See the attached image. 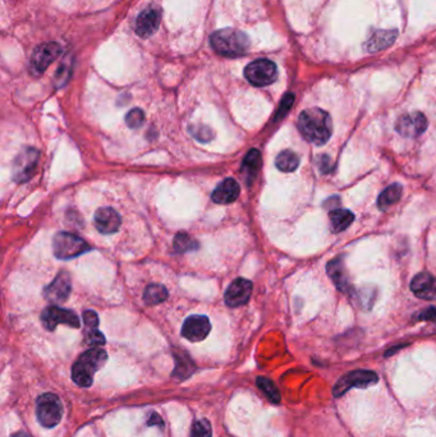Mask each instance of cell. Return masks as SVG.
I'll use <instances>...</instances> for the list:
<instances>
[{"mask_svg": "<svg viewBox=\"0 0 436 437\" xmlns=\"http://www.w3.org/2000/svg\"><path fill=\"white\" fill-rule=\"evenodd\" d=\"M211 435H213V429H211L210 422L207 420H198L193 423L189 437H211Z\"/></svg>", "mask_w": 436, "mask_h": 437, "instance_id": "83f0119b", "label": "cell"}, {"mask_svg": "<svg viewBox=\"0 0 436 437\" xmlns=\"http://www.w3.org/2000/svg\"><path fill=\"white\" fill-rule=\"evenodd\" d=\"M107 361V352L101 348H91L76 361L72 367V380L81 388H90L95 373L101 370Z\"/></svg>", "mask_w": 436, "mask_h": 437, "instance_id": "7a4b0ae2", "label": "cell"}, {"mask_svg": "<svg viewBox=\"0 0 436 437\" xmlns=\"http://www.w3.org/2000/svg\"><path fill=\"white\" fill-rule=\"evenodd\" d=\"M396 37V31H378L374 33L366 44V48L369 51H378V50L385 49L392 42H394Z\"/></svg>", "mask_w": 436, "mask_h": 437, "instance_id": "44dd1931", "label": "cell"}, {"mask_svg": "<svg viewBox=\"0 0 436 437\" xmlns=\"http://www.w3.org/2000/svg\"><path fill=\"white\" fill-rule=\"evenodd\" d=\"M210 42L218 54L228 58H238L246 54L250 48L247 35L233 28H224L213 33Z\"/></svg>", "mask_w": 436, "mask_h": 437, "instance_id": "3957f363", "label": "cell"}, {"mask_svg": "<svg viewBox=\"0 0 436 437\" xmlns=\"http://www.w3.org/2000/svg\"><path fill=\"white\" fill-rule=\"evenodd\" d=\"M168 290L164 285L160 284H151L148 285L145 293H143V301L150 305H159L163 303L168 299Z\"/></svg>", "mask_w": 436, "mask_h": 437, "instance_id": "d4e9b609", "label": "cell"}, {"mask_svg": "<svg viewBox=\"0 0 436 437\" xmlns=\"http://www.w3.org/2000/svg\"><path fill=\"white\" fill-rule=\"evenodd\" d=\"M245 77L256 87H265L277 81L278 69L275 63L269 59H257L250 63L245 69Z\"/></svg>", "mask_w": 436, "mask_h": 437, "instance_id": "8992f818", "label": "cell"}, {"mask_svg": "<svg viewBox=\"0 0 436 437\" xmlns=\"http://www.w3.org/2000/svg\"><path fill=\"white\" fill-rule=\"evenodd\" d=\"M10 437H33L31 435H28L27 432L25 431H19V432H16L15 435H12Z\"/></svg>", "mask_w": 436, "mask_h": 437, "instance_id": "e575fe53", "label": "cell"}, {"mask_svg": "<svg viewBox=\"0 0 436 437\" xmlns=\"http://www.w3.org/2000/svg\"><path fill=\"white\" fill-rule=\"evenodd\" d=\"M72 290L71 278L67 272H60L49 287L45 289V298L51 303H63L66 302Z\"/></svg>", "mask_w": 436, "mask_h": 437, "instance_id": "9a60e30c", "label": "cell"}, {"mask_svg": "<svg viewBox=\"0 0 436 437\" xmlns=\"http://www.w3.org/2000/svg\"><path fill=\"white\" fill-rule=\"evenodd\" d=\"M256 384H257V386L260 388V390L263 391V394L269 398V400H270L272 403H274V404H279V390L275 386V384L272 382V380L266 379V377H257Z\"/></svg>", "mask_w": 436, "mask_h": 437, "instance_id": "4316f807", "label": "cell"}, {"mask_svg": "<svg viewBox=\"0 0 436 437\" xmlns=\"http://www.w3.org/2000/svg\"><path fill=\"white\" fill-rule=\"evenodd\" d=\"M436 317V308H428V310H425V311H422L421 312L420 316H419V319L420 320H428V321H434Z\"/></svg>", "mask_w": 436, "mask_h": 437, "instance_id": "836d02e7", "label": "cell"}, {"mask_svg": "<svg viewBox=\"0 0 436 437\" xmlns=\"http://www.w3.org/2000/svg\"><path fill=\"white\" fill-rule=\"evenodd\" d=\"M293 100H295V96H293L292 93H288V95L284 96V99H283L281 104H280L279 110H278V113H277V116H275V121L283 118V116L288 113L289 109H290L292 104H293Z\"/></svg>", "mask_w": 436, "mask_h": 437, "instance_id": "d6a6232c", "label": "cell"}, {"mask_svg": "<svg viewBox=\"0 0 436 437\" xmlns=\"http://www.w3.org/2000/svg\"><path fill=\"white\" fill-rule=\"evenodd\" d=\"M328 275L330 276V279L334 281L335 287L342 292H347L349 289V281H348V276H347L346 266L343 260L338 258V260H333L331 262L328 264Z\"/></svg>", "mask_w": 436, "mask_h": 437, "instance_id": "d6986e66", "label": "cell"}, {"mask_svg": "<svg viewBox=\"0 0 436 437\" xmlns=\"http://www.w3.org/2000/svg\"><path fill=\"white\" fill-rule=\"evenodd\" d=\"M434 321H435V322H436V317H435V320H434Z\"/></svg>", "mask_w": 436, "mask_h": 437, "instance_id": "d590c367", "label": "cell"}, {"mask_svg": "<svg viewBox=\"0 0 436 437\" xmlns=\"http://www.w3.org/2000/svg\"><path fill=\"white\" fill-rule=\"evenodd\" d=\"M94 223L96 229L103 234H113L119 229L122 219L114 208L112 207H101L96 210L94 216Z\"/></svg>", "mask_w": 436, "mask_h": 437, "instance_id": "2e32d148", "label": "cell"}, {"mask_svg": "<svg viewBox=\"0 0 436 437\" xmlns=\"http://www.w3.org/2000/svg\"><path fill=\"white\" fill-rule=\"evenodd\" d=\"M189 132L196 140L201 142H209L214 139V132L206 125H191Z\"/></svg>", "mask_w": 436, "mask_h": 437, "instance_id": "f1b7e54d", "label": "cell"}, {"mask_svg": "<svg viewBox=\"0 0 436 437\" xmlns=\"http://www.w3.org/2000/svg\"><path fill=\"white\" fill-rule=\"evenodd\" d=\"M260 166H261V154H260V151L259 150H251L246 155V157H245L243 164H242V170H243V174H245V177L248 181V184H250L251 179H255L257 172L260 169Z\"/></svg>", "mask_w": 436, "mask_h": 437, "instance_id": "7402d4cb", "label": "cell"}, {"mask_svg": "<svg viewBox=\"0 0 436 437\" xmlns=\"http://www.w3.org/2000/svg\"><path fill=\"white\" fill-rule=\"evenodd\" d=\"M54 255L60 260H71L90 251V246L80 237L60 231L53 240Z\"/></svg>", "mask_w": 436, "mask_h": 437, "instance_id": "5b68a950", "label": "cell"}, {"mask_svg": "<svg viewBox=\"0 0 436 437\" xmlns=\"http://www.w3.org/2000/svg\"><path fill=\"white\" fill-rule=\"evenodd\" d=\"M162 12L157 7H148L143 12H141L134 24V31L140 37H150L152 33H157V27L160 25Z\"/></svg>", "mask_w": 436, "mask_h": 437, "instance_id": "5bb4252c", "label": "cell"}, {"mask_svg": "<svg viewBox=\"0 0 436 437\" xmlns=\"http://www.w3.org/2000/svg\"><path fill=\"white\" fill-rule=\"evenodd\" d=\"M173 247L175 253H186L189 251H196L198 243L196 240H192L189 234L178 233L174 238Z\"/></svg>", "mask_w": 436, "mask_h": 437, "instance_id": "484cf974", "label": "cell"}, {"mask_svg": "<svg viewBox=\"0 0 436 437\" xmlns=\"http://www.w3.org/2000/svg\"><path fill=\"white\" fill-rule=\"evenodd\" d=\"M85 341L92 348L101 347L105 344V337L100 332L99 329L85 330Z\"/></svg>", "mask_w": 436, "mask_h": 437, "instance_id": "f546056e", "label": "cell"}, {"mask_svg": "<svg viewBox=\"0 0 436 437\" xmlns=\"http://www.w3.org/2000/svg\"><path fill=\"white\" fill-rule=\"evenodd\" d=\"M239 193H241V188L237 181H234L233 178H228L215 188L211 198L215 204L228 205L238 198Z\"/></svg>", "mask_w": 436, "mask_h": 437, "instance_id": "ac0fdd59", "label": "cell"}, {"mask_svg": "<svg viewBox=\"0 0 436 437\" xmlns=\"http://www.w3.org/2000/svg\"><path fill=\"white\" fill-rule=\"evenodd\" d=\"M211 331L210 320L202 314H192L186 319L182 326V335L192 343L202 341Z\"/></svg>", "mask_w": 436, "mask_h": 437, "instance_id": "8fae6325", "label": "cell"}, {"mask_svg": "<svg viewBox=\"0 0 436 437\" xmlns=\"http://www.w3.org/2000/svg\"><path fill=\"white\" fill-rule=\"evenodd\" d=\"M402 186L399 183H394L389 186L387 188L380 193L378 199V206L380 210H387V207L394 205L395 202L399 201L402 196Z\"/></svg>", "mask_w": 436, "mask_h": 437, "instance_id": "603a6c76", "label": "cell"}, {"mask_svg": "<svg viewBox=\"0 0 436 437\" xmlns=\"http://www.w3.org/2000/svg\"><path fill=\"white\" fill-rule=\"evenodd\" d=\"M297 125L302 137L316 146L325 145L333 134L331 116L320 107L304 110L298 116Z\"/></svg>", "mask_w": 436, "mask_h": 437, "instance_id": "6da1fadb", "label": "cell"}, {"mask_svg": "<svg viewBox=\"0 0 436 437\" xmlns=\"http://www.w3.org/2000/svg\"><path fill=\"white\" fill-rule=\"evenodd\" d=\"M42 321L46 330L54 331L58 325H67L73 329L81 328L78 316L71 310L60 308L58 305H50L42 314Z\"/></svg>", "mask_w": 436, "mask_h": 437, "instance_id": "ba28073f", "label": "cell"}, {"mask_svg": "<svg viewBox=\"0 0 436 437\" xmlns=\"http://www.w3.org/2000/svg\"><path fill=\"white\" fill-rule=\"evenodd\" d=\"M330 228L333 233H340L354 223V215L346 208H337L330 213Z\"/></svg>", "mask_w": 436, "mask_h": 437, "instance_id": "ffe728a7", "label": "cell"}, {"mask_svg": "<svg viewBox=\"0 0 436 437\" xmlns=\"http://www.w3.org/2000/svg\"><path fill=\"white\" fill-rule=\"evenodd\" d=\"M378 381V375L375 372L365 371V370L349 372L338 381L333 390V394L335 398H339L346 394L349 389L369 388L371 385H375Z\"/></svg>", "mask_w": 436, "mask_h": 437, "instance_id": "9c48e42d", "label": "cell"}, {"mask_svg": "<svg viewBox=\"0 0 436 437\" xmlns=\"http://www.w3.org/2000/svg\"><path fill=\"white\" fill-rule=\"evenodd\" d=\"M251 293H252V283L247 279L238 278L228 287L224 294V299H225V303L229 307H233V308L241 307L247 303L248 299L251 297Z\"/></svg>", "mask_w": 436, "mask_h": 437, "instance_id": "4fadbf2b", "label": "cell"}, {"mask_svg": "<svg viewBox=\"0 0 436 437\" xmlns=\"http://www.w3.org/2000/svg\"><path fill=\"white\" fill-rule=\"evenodd\" d=\"M40 152L33 148H25L17 155L13 161V178L18 183H24L33 178L37 169Z\"/></svg>", "mask_w": 436, "mask_h": 437, "instance_id": "52a82bcc", "label": "cell"}, {"mask_svg": "<svg viewBox=\"0 0 436 437\" xmlns=\"http://www.w3.org/2000/svg\"><path fill=\"white\" fill-rule=\"evenodd\" d=\"M145 122V114L141 109H132L131 112L125 116V123L130 128H140Z\"/></svg>", "mask_w": 436, "mask_h": 437, "instance_id": "4dcf8cb0", "label": "cell"}, {"mask_svg": "<svg viewBox=\"0 0 436 437\" xmlns=\"http://www.w3.org/2000/svg\"><path fill=\"white\" fill-rule=\"evenodd\" d=\"M275 166L280 172H284V173L295 172L299 166V157L292 150H284L277 157Z\"/></svg>", "mask_w": 436, "mask_h": 437, "instance_id": "cb8c5ba5", "label": "cell"}, {"mask_svg": "<svg viewBox=\"0 0 436 437\" xmlns=\"http://www.w3.org/2000/svg\"><path fill=\"white\" fill-rule=\"evenodd\" d=\"M36 417L45 429L58 426L63 417V404L58 396L51 393L39 396L36 402Z\"/></svg>", "mask_w": 436, "mask_h": 437, "instance_id": "277c9868", "label": "cell"}, {"mask_svg": "<svg viewBox=\"0 0 436 437\" xmlns=\"http://www.w3.org/2000/svg\"><path fill=\"white\" fill-rule=\"evenodd\" d=\"M62 48L57 42H45L37 46L31 55V68L37 75H42L48 66L58 58Z\"/></svg>", "mask_w": 436, "mask_h": 437, "instance_id": "30bf717a", "label": "cell"}, {"mask_svg": "<svg viewBox=\"0 0 436 437\" xmlns=\"http://www.w3.org/2000/svg\"><path fill=\"white\" fill-rule=\"evenodd\" d=\"M411 290L417 298L436 301V278L428 272H421L411 281Z\"/></svg>", "mask_w": 436, "mask_h": 437, "instance_id": "e0dca14e", "label": "cell"}, {"mask_svg": "<svg viewBox=\"0 0 436 437\" xmlns=\"http://www.w3.org/2000/svg\"><path fill=\"white\" fill-rule=\"evenodd\" d=\"M428 128V119L420 112H415L401 116L396 123L395 130L403 137H419Z\"/></svg>", "mask_w": 436, "mask_h": 437, "instance_id": "7c38bea8", "label": "cell"}, {"mask_svg": "<svg viewBox=\"0 0 436 437\" xmlns=\"http://www.w3.org/2000/svg\"><path fill=\"white\" fill-rule=\"evenodd\" d=\"M83 323H85V330L90 329H99V316L96 312L87 310L82 314Z\"/></svg>", "mask_w": 436, "mask_h": 437, "instance_id": "1f68e13d", "label": "cell"}]
</instances>
